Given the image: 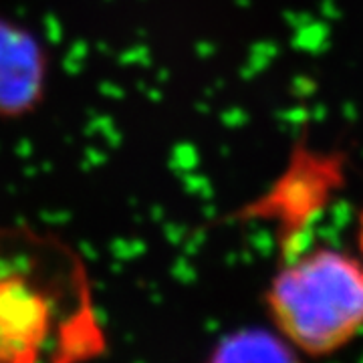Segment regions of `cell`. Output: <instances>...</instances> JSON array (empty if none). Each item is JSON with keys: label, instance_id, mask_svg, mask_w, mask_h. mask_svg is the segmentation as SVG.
<instances>
[{"label": "cell", "instance_id": "6da1fadb", "mask_svg": "<svg viewBox=\"0 0 363 363\" xmlns=\"http://www.w3.org/2000/svg\"><path fill=\"white\" fill-rule=\"evenodd\" d=\"M107 351L81 250L30 222L0 224V363H93Z\"/></svg>", "mask_w": 363, "mask_h": 363}, {"label": "cell", "instance_id": "277c9868", "mask_svg": "<svg viewBox=\"0 0 363 363\" xmlns=\"http://www.w3.org/2000/svg\"><path fill=\"white\" fill-rule=\"evenodd\" d=\"M51 55L39 35L0 14V123L39 111L49 91Z\"/></svg>", "mask_w": 363, "mask_h": 363}, {"label": "cell", "instance_id": "3957f363", "mask_svg": "<svg viewBox=\"0 0 363 363\" xmlns=\"http://www.w3.org/2000/svg\"><path fill=\"white\" fill-rule=\"evenodd\" d=\"M337 174L329 156L301 152L271 190L242 208L238 218L274 222L281 252L291 250L311 238L309 230L333 194Z\"/></svg>", "mask_w": 363, "mask_h": 363}, {"label": "cell", "instance_id": "5b68a950", "mask_svg": "<svg viewBox=\"0 0 363 363\" xmlns=\"http://www.w3.org/2000/svg\"><path fill=\"white\" fill-rule=\"evenodd\" d=\"M353 248L359 252V257L363 259V206L355 218V233H353Z\"/></svg>", "mask_w": 363, "mask_h": 363}, {"label": "cell", "instance_id": "7a4b0ae2", "mask_svg": "<svg viewBox=\"0 0 363 363\" xmlns=\"http://www.w3.org/2000/svg\"><path fill=\"white\" fill-rule=\"evenodd\" d=\"M262 298L286 347L309 359L335 357L363 335V259L309 238L281 252Z\"/></svg>", "mask_w": 363, "mask_h": 363}]
</instances>
